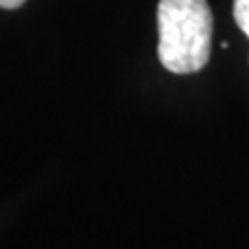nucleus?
Returning <instances> with one entry per match:
<instances>
[{
  "instance_id": "1",
  "label": "nucleus",
  "mask_w": 249,
  "mask_h": 249,
  "mask_svg": "<svg viewBox=\"0 0 249 249\" xmlns=\"http://www.w3.org/2000/svg\"><path fill=\"white\" fill-rule=\"evenodd\" d=\"M214 19L206 0H160L158 58L170 73L201 71L212 52Z\"/></svg>"
},
{
  "instance_id": "2",
  "label": "nucleus",
  "mask_w": 249,
  "mask_h": 249,
  "mask_svg": "<svg viewBox=\"0 0 249 249\" xmlns=\"http://www.w3.org/2000/svg\"><path fill=\"white\" fill-rule=\"evenodd\" d=\"M232 17L239 29L249 37V0H235L232 2Z\"/></svg>"
},
{
  "instance_id": "3",
  "label": "nucleus",
  "mask_w": 249,
  "mask_h": 249,
  "mask_svg": "<svg viewBox=\"0 0 249 249\" xmlns=\"http://www.w3.org/2000/svg\"><path fill=\"white\" fill-rule=\"evenodd\" d=\"M25 0H0V9H19Z\"/></svg>"
}]
</instances>
